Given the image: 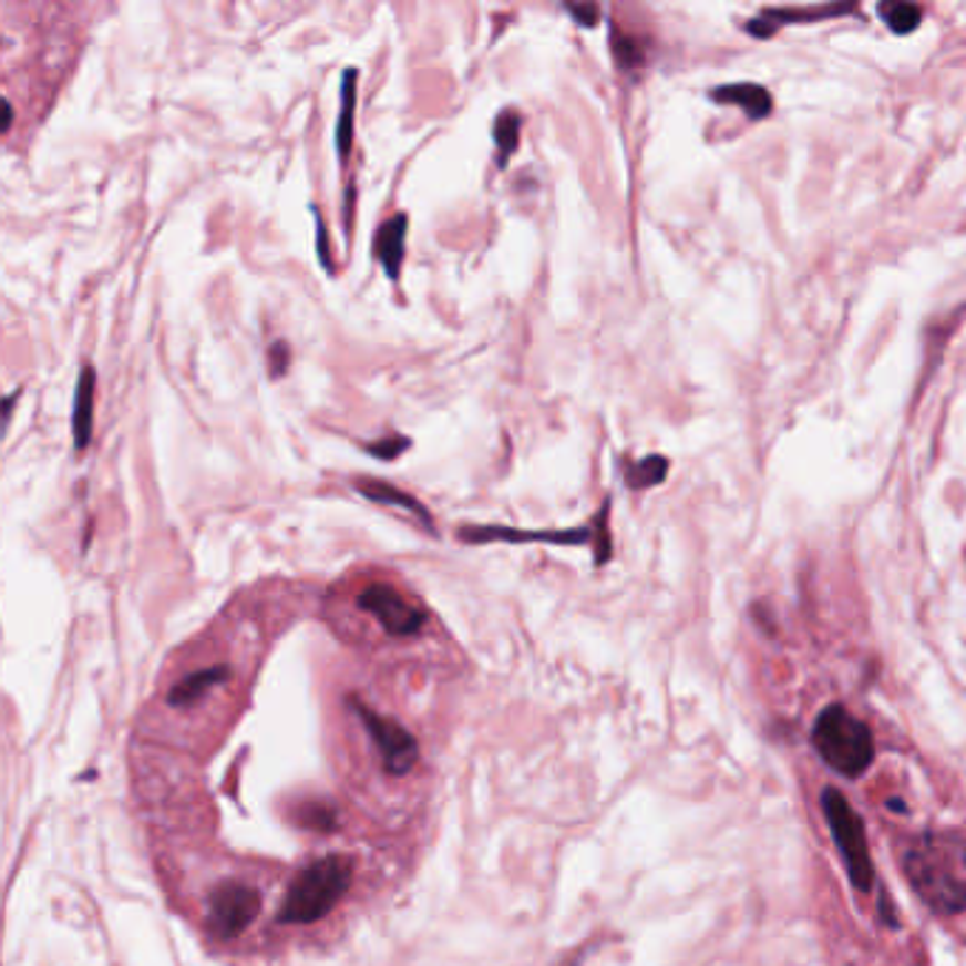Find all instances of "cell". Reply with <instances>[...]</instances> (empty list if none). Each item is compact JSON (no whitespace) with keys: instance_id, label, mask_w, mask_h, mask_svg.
Here are the masks:
<instances>
[{"instance_id":"obj_1","label":"cell","mask_w":966,"mask_h":966,"mask_svg":"<svg viewBox=\"0 0 966 966\" xmlns=\"http://www.w3.org/2000/svg\"><path fill=\"white\" fill-rule=\"evenodd\" d=\"M904 876L933 913H964L966 839L955 831H929L918 836L904 856Z\"/></svg>"},{"instance_id":"obj_2","label":"cell","mask_w":966,"mask_h":966,"mask_svg":"<svg viewBox=\"0 0 966 966\" xmlns=\"http://www.w3.org/2000/svg\"><path fill=\"white\" fill-rule=\"evenodd\" d=\"M352 859L338 853L318 859L292 878L278 918L281 924H315L338 907L340 898L352 887Z\"/></svg>"},{"instance_id":"obj_3","label":"cell","mask_w":966,"mask_h":966,"mask_svg":"<svg viewBox=\"0 0 966 966\" xmlns=\"http://www.w3.org/2000/svg\"><path fill=\"white\" fill-rule=\"evenodd\" d=\"M813 746L836 774L856 780L873 762V731L845 706H828L813 723Z\"/></svg>"},{"instance_id":"obj_4","label":"cell","mask_w":966,"mask_h":966,"mask_svg":"<svg viewBox=\"0 0 966 966\" xmlns=\"http://www.w3.org/2000/svg\"><path fill=\"white\" fill-rule=\"evenodd\" d=\"M822 811L831 825L833 842H836L842 862L847 867V878L859 893H871L873 890V859L867 851V833H864V822L851 802L845 800L842 791L836 788H825L822 791Z\"/></svg>"},{"instance_id":"obj_5","label":"cell","mask_w":966,"mask_h":966,"mask_svg":"<svg viewBox=\"0 0 966 966\" xmlns=\"http://www.w3.org/2000/svg\"><path fill=\"white\" fill-rule=\"evenodd\" d=\"M261 913L258 890L244 882L218 884L207 898V922L218 938H236Z\"/></svg>"},{"instance_id":"obj_6","label":"cell","mask_w":966,"mask_h":966,"mask_svg":"<svg viewBox=\"0 0 966 966\" xmlns=\"http://www.w3.org/2000/svg\"><path fill=\"white\" fill-rule=\"evenodd\" d=\"M352 709L358 711L360 723L369 731L371 742L378 746L380 757H383V765L391 777L409 774L411 768L420 760V749H417V740L391 717L378 715L374 709H369L360 700H352Z\"/></svg>"},{"instance_id":"obj_7","label":"cell","mask_w":966,"mask_h":966,"mask_svg":"<svg viewBox=\"0 0 966 966\" xmlns=\"http://www.w3.org/2000/svg\"><path fill=\"white\" fill-rule=\"evenodd\" d=\"M360 609L378 618L380 627L394 638H409L417 635L425 624V613L417 604H411L403 593H398L389 584H369L358 596Z\"/></svg>"},{"instance_id":"obj_8","label":"cell","mask_w":966,"mask_h":966,"mask_svg":"<svg viewBox=\"0 0 966 966\" xmlns=\"http://www.w3.org/2000/svg\"><path fill=\"white\" fill-rule=\"evenodd\" d=\"M460 538L467 544H485V542H551V544H584L589 538L587 527H576V531H516V527H460Z\"/></svg>"},{"instance_id":"obj_9","label":"cell","mask_w":966,"mask_h":966,"mask_svg":"<svg viewBox=\"0 0 966 966\" xmlns=\"http://www.w3.org/2000/svg\"><path fill=\"white\" fill-rule=\"evenodd\" d=\"M405 233H409V216L405 213H394L378 227L374 236V256H378L380 267L386 269V276L391 281L400 278V267L405 258Z\"/></svg>"},{"instance_id":"obj_10","label":"cell","mask_w":966,"mask_h":966,"mask_svg":"<svg viewBox=\"0 0 966 966\" xmlns=\"http://www.w3.org/2000/svg\"><path fill=\"white\" fill-rule=\"evenodd\" d=\"M94 394H96V371L94 366H83L74 389V414H71V431H74V449L83 451L91 442L94 431Z\"/></svg>"},{"instance_id":"obj_11","label":"cell","mask_w":966,"mask_h":966,"mask_svg":"<svg viewBox=\"0 0 966 966\" xmlns=\"http://www.w3.org/2000/svg\"><path fill=\"white\" fill-rule=\"evenodd\" d=\"M352 487L360 493V496H363V500L374 502V505L403 507V511L417 513V516H420V522L425 525V531L434 533V518H431V513L425 511L423 502H417L411 493L400 491V487L389 485V482H380V480H354Z\"/></svg>"},{"instance_id":"obj_12","label":"cell","mask_w":966,"mask_h":966,"mask_svg":"<svg viewBox=\"0 0 966 966\" xmlns=\"http://www.w3.org/2000/svg\"><path fill=\"white\" fill-rule=\"evenodd\" d=\"M354 105H358V69H346L340 78V114L335 125V147L340 162L349 160L354 142Z\"/></svg>"},{"instance_id":"obj_13","label":"cell","mask_w":966,"mask_h":966,"mask_svg":"<svg viewBox=\"0 0 966 966\" xmlns=\"http://www.w3.org/2000/svg\"><path fill=\"white\" fill-rule=\"evenodd\" d=\"M711 100H717V103L740 105L751 120H762V116H768V111H771V96H768V91L762 89V85H751V83L715 89L711 91Z\"/></svg>"},{"instance_id":"obj_14","label":"cell","mask_w":966,"mask_h":966,"mask_svg":"<svg viewBox=\"0 0 966 966\" xmlns=\"http://www.w3.org/2000/svg\"><path fill=\"white\" fill-rule=\"evenodd\" d=\"M227 678H230V669H227V666H210V669H202V672L187 675L185 680H179V684L173 686L171 706L196 703V700H199L205 691H210L213 686H218V684H225Z\"/></svg>"},{"instance_id":"obj_15","label":"cell","mask_w":966,"mask_h":966,"mask_svg":"<svg viewBox=\"0 0 966 966\" xmlns=\"http://www.w3.org/2000/svg\"><path fill=\"white\" fill-rule=\"evenodd\" d=\"M518 131H522V114L516 109H505L493 120V145H496V165L505 167L507 160L516 154Z\"/></svg>"},{"instance_id":"obj_16","label":"cell","mask_w":966,"mask_h":966,"mask_svg":"<svg viewBox=\"0 0 966 966\" xmlns=\"http://www.w3.org/2000/svg\"><path fill=\"white\" fill-rule=\"evenodd\" d=\"M882 14L896 34H910L913 29H918V20H922V9L913 3H884Z\"/></svg>"},{"instance_id":"obj_17","label":"cell","mask_w":966,"mask_h":966,"mask_svg":"<svg viewBox=\"0 0 966 966\" xmlns=\"http://www.w3.org/2000/svg\"><path fill=\"white\" fill-rule=\"evenodd\" d=\"M666 467H669V462H666L664 456H647V460H640L638 465L629 467V474H627L629 487L658 485V482H664Z\"/></svg>"},{"instance_id":"obj_18","label":"cell","mask_w":966,"mask_h":966,"mask_svg":"<svg viewBox=\"0 0 966 966\" xmlns=\"http://www.w3.org/2000/svg\"><path fill=\"white\" fill-rule=\"evenodd\" d=\"M298 822L304 828H312V831H329L335 825V811L329 805H318V802H309L307 808L298 811Z\"/></svg>"},{"instance_id":"obj_19","label":"cell","mask_w":966,"mask_h":966,"mask_svg":"<svg viewBox=\"0 0 966 966\" xmlns=\"http://www.w3.org/2000/svg\"><path fill=\"white\" fill-rule=\"evenodd\" d=\"M411 445L409 436H398V434H389L383 436V440L378 442H366L363 449L369 451L371 456H378V460H398L400 454H403L405 449Z\"/></svg>"},{"instance_id":"obj_20","label":"cell","mask_w":966,"mask_h":966,"mask_svg":"<svg viewBox=\"0 0 966 966\" xmlns=\"http://www.w3.org/2000/svg\"><path fill=\"white\" fill-rule=\"evenodd\" d=\"M613 52H615V58H618V63H621L624 69H635V65L640 63V45L635 43L633 38H621V34H615V38H613Z\"/></svg>"},{"instance_id":"obj_21","label":"cell","mask_w":966,"mask_h":966,"mask_svg":"<svg viewBox=\"0 0 966 966\" xmlns=\"http://www.w3.org/2000/svg\"><path fill=\"white\" fill-rule=\"evenodd\" d=\"M269 374L273 378H284L289 369V360H292V352H289V346L284 343V340H276V343L269 346Z\"/></svg>"},{"instance_id":"obj_22","label":"cell","mask_w":966,"mask_h":966,"mask_svg":"<svg viewBox=\"0 0 966 966\" xmlns=\"http://www.w3.org/2000/svg\"><path fill=\"white\" fill-rule=\"evenodd\" d=\"M312 216H315V227H318V258H320V264H323V269H327V273H332L335 264H332V256H329L327 225H323V218H320L318 207H312Z\"/></svg>"},{"instance_id":"obj_23","label":"cell","mask_w":966,"mask_h":966,"mask_svg":"<svg viewBox=\"0 0 966 966\" xmlns=\"http://www.w3.org/2000/svg\"><path fill=\"white\" fill-rule=\"evenodd\" d=\"M567 12L569 14H576L578 18V23H582V27H596V20H598V7H576V3H569L567 7Z\"/></svg>"},{"instance_id":"obj_24","label":"cell","mask_w":966,"mask_h":966,"mask_svg":"<svg viewBox=\"0 0 966 966\" xmlns=\"http://www.w3.org/2000/svg\"><path fill=\"white\" fill-rule=\"evenodd\" d=\"M20 391H12V394H7V398H3V420H7L9 423V417H12V409H14V398H18Z\"/></svg>"},{"instance_id":"obj_25","label":"cell","mask_w":966,"mask_h":966,"mask_svg":"<svg viewBox=\"0 0 966 966\" xmlns=\"http://www.w3.org/2000/svg\"><path fill=\"white\" fill-rule=\"evenodd\" d=\"M882 915H884V922H887L890 927H896V913H893V910H890L887 896H882Z\"/></svg>"},{"instance_id":"obj_26","label":"cell","mask_w":966,"mask_h":966,"mask_svg":"<svg viewBox=\"0 0 966 966\" xmlns=\"http://www.w3.org/2000/svg\"><path fill=\"white\" fill-rule=\"evenodd\" d=\"M12 114H14L12 103H9V100H7V103H3V125H0V129L9 131V125H12Z\"/></svg>"}]
</instances>
